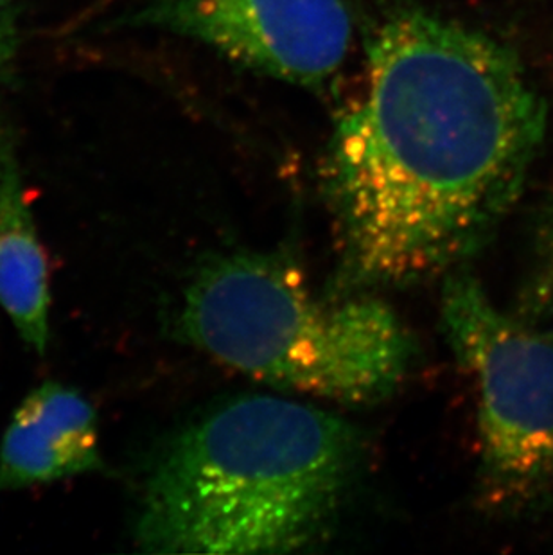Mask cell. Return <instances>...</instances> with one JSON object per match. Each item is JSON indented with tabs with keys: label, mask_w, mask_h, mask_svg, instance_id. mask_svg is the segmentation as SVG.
<instances>
[{
	"label": "cell",
	"mask_w": 553,
	"mask_h": 555,
	"mask_svg": "<svg viewBox=\"0 0 553 555\" xmlns=\"http://www.w3.org/2000/svg\"><path fill=\"white\" fill-rule=\"evenodd\" d=\"M366 92L322 164L342 294L453 272L522 196L546 106L517 54L421 5H396L366 42Z\"/></svg>",
	"instance_id": "1"
},
{
	"label": "cell",
	"mask_w": 553,
	"mask_h": 555,
	"mask_svg": "<svg viewBox=\"0 0 553 555\" xmlns=\"http://www.w3.org/2000/svg\"><path fill=\"white\" fill-rule=\"evenodd\" d=\"M363 456L360 431L272 396L235 399L172 440L136 521L152 554H286L333 530Z\"/></svg>",
	"instance_id": "2"
},
{
	"label": "cell",
	"mask_w": 553,
	"mask_h": 555,
	"mask_svg": "<svg viewBox=\"0 0 553 555\" xmlns=\"http://www.w3.org/2000/svg\"><path fill=\"white\" fill-rule=\"evenodd\" d=\"M178 333L224 365L344 403L396 392L415 358L407 325L369 295L324 299L292 261L218 257L183 294Z\"/></svg>",
	"instance_id": "3"
},
{
	"label": "cell",
	"mask_w": 553,
	"mask_h": 555,
	"mask_svg": "<svg viewBox=\"0 0 553 555\" xmlns=\"http://www.w3.org/2000/svg\"><path fill=\"white\" fill-rule=\"evenodd\" d=\"M442 327L478 387L480 496L509 519L553 507V331L498 308L478 279L449 272Z\"/></svg>",
	"instance_id": "4"
},
{
	"label": "cell",
	"mask_w": 553,
	"mask_h": 555,
	"mask_svg": "<svg viewBox=\"0 0 553 555\" xmlns=\"http://www.w3.org/2000/svg\"><path fill=\"white\" fill-rule=\"evenodd\" d=\"M115 26L196 40L254 73L309 90L330 83L355 40L347 0H146Z\"/></svg>",
	"instance_id": "5"
},
{
	"label": "cell",
	"mask_w": 553,
	"mask_h": 555,
	"mask_svg": "<svg viewBox=\"0 0 553 555\" xmlns=\"http://www.w3.org/2000/svg\"><path fill=\"white\" fill-rule=\"evenodd\" d=\"M101 467L98 415L83 393L57 382L27 393L0 442V493Z\"/></svg>",
	"instance_id": "6"
},
{
	"label": "cell",
	"mask_w": 553,
	"mask_h": 555,
	"mask_svg": "<svg viewBox=\"0 0 553 555\" xmlns=\"http://www.w3.org/2000/svg\"><path fill=\"white\" fill-rule=\"evenodd\" d=\"M0 308L38 357L49 346V262L27 204L15 147L0 130Z\"/></svg>",
	"instance_id": "7"
},
{
	"label": "cell",
	"mask_w": 553,
	"mask_h": 555,
	"mask_svg": "<svg viewBox=\"0 0 553 555\" xmlns=\"http://www.w3.org/2000/svg\"><path fill=\"white\" fill-rule=\"evenodd\" d=\"M514 313L533 322L553 314V191L536 216Z\"/></svg>",
	"instance_id": "8"
},
{
	"label": "cell",
	"mask_w": 553,
	"mask_h": 555,
	"mask_svg": "<svg viewBox=\"0 0 553 555\" xmlns=\"http://www.w3.org/2000/svg\"><path fill=\"white\" fill-rule=\"evenodd\" d=\"M18 46V31H16L15 16L11 11L0 10V76L11 67Z\"/></svg>",
	"instance_id": "9"
},
{
	"label": "cell",
	"mask_w": 553,
	"mask_h": 555,
	"mask_svg": "<svg viewBox=\"0 0 553 555\" xmlns=\"http://www.w3.org/2000/svg\"><path fill=\"white\" fill-rule=\"evenodd\" d=\"M10 4V0H0V10H2V8H5V5Z\"/></svg>",
	"instance_id": "10"
}]
</instances>
